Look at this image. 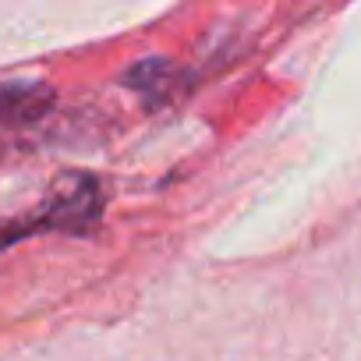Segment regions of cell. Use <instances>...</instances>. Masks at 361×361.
I'll return each mask as SVG.
<instances>
[{
  "mask_svg": "<svg viewBox=\"0 0 361 361\" xmlns=\"http://www.w3.org/2000/svg\"><path fill=\"white\" fill-rule=\"evenodd\" d=\"M99 206L103 199L92 177H64L39 213L0 224V245H11L32 231H85L99 216Z\"/></svg>",
  "mask_w": 361,
  "mask_h": 361,
  "instance_id": "cell-1",
  "label": "cell"
},
{
  "mask_svg": "<svg viewBox=\"0 0 361 361\" xmlns=\"http://www.w3.org/2000/svg\"><path fill=\"white\" fill-rule=\"evenodd\" d=\"M50 106V89L43 85H0V124H25L43 117Z\"/></svg>",
  "mask_w": 361,
  "mask_h": 361,
  "instance_id": "cell-2",
  "label": "cell"
}]
</instances>
